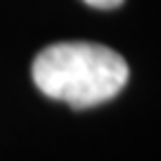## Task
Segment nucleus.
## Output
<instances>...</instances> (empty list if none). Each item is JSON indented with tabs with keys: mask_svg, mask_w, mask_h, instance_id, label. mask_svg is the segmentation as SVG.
Masks as SVG:
<instances>
[{
	"mask_svg": "<svg viewBox=\"0 0 161 161\" xmlns=\"http://www.w3.org/2000/svg\"><path fill=\"white\" fill-rule=\"evenodd\" d=\"M85 3L96 7V9H114V7H119L123 3V0H85Z\"/></svg>",
	"mask_w": 161,
	"mask_h": 161,
	"instance_id": "f03ea898",
	"label": "nucleus"
},
{
	"mask_svg": "<svg viewBox=\"0 0 161 161\" xmlns=\"http://www.w3.org/2000/svg\"><path fill=\"white\" fill-rule=\"evenodd\" d=\"M36 87L49 98L90 108L114 98L128 83L121 54L96 43H56L34 58Z\"/></svg>",
	"mask_w": 161,
	"mask_h": 161,
	"instance_id": "f257e3e1",
	"label": "nucleus"
}]
</instances>
